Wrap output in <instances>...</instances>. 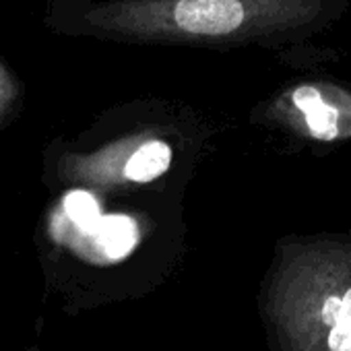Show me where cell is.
<instances>
[{
	"label": "cell",
	"instance_id": "cell-4",
	"mask_svg": "<svg viewBox=\"0 0 351 351\" xmlns=\"http://www.w3.org/2000/svg\"><path fill=\"white\" fill-rule=\"evenodd\" d=\"M293 104L298 110L304 112L306 116V124L310 128V132L318 138H332L335 132H337V112L332 106H328L318 89L306 85V87H300L295 89L293 93Z\"/></svg>",
	"mask_w": 351,
	"mask_h": 351
},
{
	"label": "cell",
	"instance_id": "cell-6",
	"mask_svg": "<svg viewBox=\"0 0 351 351\" xmlns=\"http://www.w3.org/2000/svg\"><path fill=\"white\" fill-rule=\"evenodd\" d=\"M64 211L71 217V221L75 226H79L87 234H93L97 223H99V219H101L97 201L89 193H85V191L69 193L66 199H64Z\"/></svg>",
	"mask_w": 351,
	"mask_h": 351
},
{
	"label": "cell",
	"instance_id": "cell-5",
	"mask_svg": "<svg viewBox=\"0 0 351 351\" xmlns=\"http://www.w3.org/2000/svg\"><path fill=\"white\" fill-rule=\"evenodd\" d=\"M322 320L332 326L326 337L328 351H351V287L322 304Z\"/></svg>",
	"mask_w": 351,
	"mask_h": 351
},
{
	"label": "cell",
	"instance_id": "cell-2",
	"mask_svg": "<svg viewBox=\"0 0 351 351\" xmlns=\"http://www.w3.org/2000/svg\"><path fill=\"white\" fill-rule=\"evenodd\" d=\"M93 234L108 258H124L138 240L136 223L126 215L101 217Z\"/></svg>",
	"mask_w": 351,
	"mask_h": 351
},
{
	"label": "cell",
	"instance_id": "cell-3",
	"mask_svg": "<svg viewBox=\"0 0 351 351\" xmlns=\"http://www.w3.org/2000/svg\"><path fill=\"white\" fill-rule=\"evenodd\" d=\"M169 161H171L169 145L163 141H149L130 155L124 173L132 182H151L169 167Z\"/></svg>",
	"mask_w": 351,
	"mask_h": 351
},
{
	"label": "cell",
	"instance_id": "cell-1",
	"mask_svg": "<svg viewBox=\"0 0 351 351\" xmlns=\"http://www.w3.org/2000/svg\"><path fill=\"white\" fill-rule=\"evenodd\" d=\"M246 19L242 0H178L171 9L173 25L191 36H230Z\"/></svg>",
	"mask_w": 351,
	"mask_h": 351
}]
</instances>
